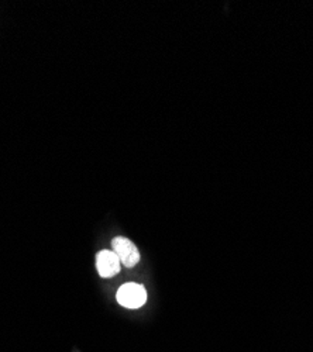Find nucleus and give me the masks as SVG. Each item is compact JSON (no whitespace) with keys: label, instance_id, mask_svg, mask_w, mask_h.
I'll use <instances>...</instances> for the list:
<instances>
[{"label":"nucleus","instance_id":"2","mask_svg":"<svg viewBox=\"0 0 313 352\" xmlns=\"http://www.w3.org/2000/svg\"><path fill=\"white\" fill-rule=\"evenodd\" d=\"M111 248H113V252L119 256L122 265L126 268H133L140 261V252L137 247L126 237L113 239Z\"/></svg>","mask_w":313,"mask_h":352},{"label":"nucleus","instance_id":"3","mask_svg":"<svg viewBox=\"0 0 313 352\" xmlns=\"http://www.w3.org/2000/svg\"><path fill=\"white\" fill-rule=\"evenodd\" d=\"M96 268L102 278H111L119 274L122 262L115 252L105 250L96 255Z\"/></svg>","mask_w":313,"mask_h":352},{"label":"nucleus","instance_id":"1","mask_svg":"<svg viewBox=\"0 0 313 352\" xmlns=\"http://www.w3.org/2000/svg\"><path fill=\"white\" fill-rule=\"evenodd\" d=\"M147 300L146 289L137 283H126L118 290V302L126 309H138Z\"/></svg>","mask_w":313,"mask_h":352}]
</instances>
